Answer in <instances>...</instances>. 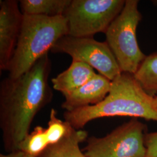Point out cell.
I'll use <instances>...</instances> for the list:
<instances>
[{
    "label": "cell",
    "instance_id": "6da1fadb",
    "mask_svg": "<svg viewBox=\"0 0 157 157\" xmlns=\"http://www.w3.org/2000/svg\"><path fill=\"white\" fill-rule=\"evenodd\" d=\"M51 62L47 54L21 76H8L1 81L0 128L7 153L18 150L20 143L30 133L36 115L51 101Z\"/></svg>",
    "mask_w": 157,
    "mask_h": 157
},
{
    "label": "cell",
    "instance_id": "7a4b0ae2",
    "mask_svg": "<svg viewBox=\"0 0 157 157\" xmlns=\"http://www.w3.org/2000/svg\"><path fill=\"white\" fill-rule=\"evenodd\" d=\"M129 117L157 122V101L143 89L134 75L122 72L111 81V89L101 102L65 111V121L77 130L99 118Z\"/></svg>",
    "mask_w": 157,
    "mask_h": 157
},
{
    "label": "cell",
    "instance_id": "3957f363",
    "mask_svg": "<svg viewBox=\"0 0 157 157\" xmlns=\"http://www.w3.org/2000/svg\"><path fill=\"white\" fill-rule=\"evenodd\" d=\"M68 33L64 16L23 15L17 46L8 69V76L17 78L27 72Z\"/></svg>",
    "mask_w": 157,
    "mask_h": 157
},
{
    "label": "cell",
    "instance_id": "277c9868",
    "mask_svg": "<svg viewBox=\"0 0 157 157\" xmlns=\"http://www.w3.org/2000/svg\"><path fill=\"white\" fill-rule=\"evenodd\" d=\"M137 0H126L123 10L105 32L106 42L121 71L134 75L146 56L139 45L136 32L142 15Z\"/></svg>",
    "mask_w": 157,
    "mask_h": 157
},
{
    "label": "cell",
    "instance_id": "5b68a950",
    "mask_svg": "<svg viewBox=\"0 0 157 157\" xmlns=\"http://www.w3.org/2000/svg\"><path fill=\"white\" fill-rule=\"evenodd\" d=\"M125 2L126 0H72L63 15L67 21L68 35L83 37L105 33Z\"/></svg>",
    "mask_w": 157,
    "mask_h": 157
},
{
    "label": "cell",
    "instance_id": "8992f818",
    "mask_svg": "<svg viewBox=\"0 0 157 157\" xmlns=\"http://www.w3.org/2000/svg\"><path fill=\"white\" fill-rule=\"evenodd\" d=\"M147 126L133 118L101 137H88L84 153L87 157H146Z\"/></svg>",
    "mask_w": 157,
    "mask_h": 157
},
{
    "label": "cell",
    "instance_id": "52a82bcc",
    "mask_svg": "<svg viewBox=\"0 0 157 157\" xmlns=\"http://www.w3.org/2000/svg\"><path fill=\"white\" fill-rule=\"evenodd\" d=\"M51 51L67 54L73 61L84 62L111 81L122 73L107 42L97 41L93 37L66 35L56 42Z\"/></svg>",
    "mask_w": 157,
    "mask_h": 157
},
{
    "label": "cell",
    "instance_id": "ba28073f",
    "mask_svg": "<svg viewBox=\"0 0 157 157\" xmlns=\"http://www.w3.org/2000/svg\"><path fill=\"white\" fill-rule=\"evenodd\" d=\"M23 15L15 0L0 1V69L8 71L22 24Z\"/></svg>",
    "mask_w": 157,
    "mask_h": 157
},
{
    "label": "cell",
    "instance_id": "9c48e42d",
    "mask_svg": "<svg viewBox=\"0 0 157 157\" xmlns=\"http://www.w3.org/2000/svg\"><path fill=\"white\" fill-rule=\"evenodd\" d=\"M111 81L101 74L96 73L86 84L64 97L62 108L71 111L80 108L96 105L108 94Z\"/></svg>",
    "mask_w": 157,
    "mask_h": 157
},
{
    "label": "cell",
    "instance_id": "30bf717a",
    "mask_svg": "<svg viewBox=\"0 0 157 157\" xmlns=\"http://www.w3.org/2000/svg\"><path fill=\"white\" fill-rule=\"evenodd\" d=\"M95 74L89 65L72 60L69 67L52 78L51 83L54 90L65 97L86 84Z\"/></svg>",
    "mask_w": 157,
    "mask_h": 157
},
{
    "label": "cell",
    "instance_id": "8fae6325",
    "mask_svg": "<svg viewBox=\"0 0 157 157\" xmlns=\"http://www.w3.org/2000/svg\"><path fill=\"white\" fill-rule=\"evenodd\" d=\"M87 138V132L77 130L72 126L61 140L49 145L39 157H87L79 145Z\"/></svg>",
    "mask_w": 157,
    "mask_h": 157
},
{
    "label": "cell",
    "instance_id": "7c38bea8",
    "mask_svg": "<svg viewBox=\"0 0 157 157\" xmlns=\"http://www.w3.org/2000/svg\"><path fill=\"white\" fill-rule=\"evenodd\" d=\"M72 0H21L19 7L23 15L63 16Z\"/></svg>",
    "mask_w": 157,
    "mask_h": 157
},
{
    "label": "cell",
    "instance_id": "4fadbf2b",
    "mask_svg": "<svg viewBox=\"0 0 157 157\" xmlns=\"http://www.w3.org/2000/svg\"><path fill=\"white\" fill-rule=\"evenodd\" d=\"M133 75L148 94L157 95V52L147 56Z\"/></svg>",
    "mask_w": 157,
    "mask_h": 157
},
{
    "label": "cell",
    "instance_id": "5bb4252c",
    "mask_svg": "<svg viewBox=\"0 0 157 157\" xmlns=\"http://www.w3.org/2000/svg\"><path fill=\"white\" fill-rule=\"evenodd\" d=\"M48 146L46 129L37 126L20 143L18 150L23 152L29 157H39Z\"/></svg>",
    "mask_w": 157,
    "mask_h": 157
},
{
    "label": "cell",
    "instance_id": "9a60e30c",
    "mask_svg": "<svg viewBox=\"0 0 157 157\" xmlns=\"http://www.w3.org/2000/svg\"><path fill=\"white\" fill-rule=\"evenodd\" d=\"M72 126L67 121H63L56 116V109H51L46 134L49 145L54 144L67 135Z\"/></svg>",
    "mask_w": 157,
    "mask_h": 157
},
{
    "label": "cell",
    "instance_id": "2e32d148",
    "mask_svg": "<svg viewBox=\"0 0 157 157\" xmlns=\"http://www.w3.org/2000/svg\"><path fill=\"white\" fill-rule=\"evenodd\" d=\"M146 157H157V132L146 133Z\"/></svg>",
    "mask_w": 157,
    "mask_h": 157
},
{
    "label": "cell",
    "instance_id": "e0dca14e",
    "mask_svg": "<svg viewBox=\"0 0 157 157\" xmlns=\"http://www.w3.org/2000/svg\"><path fill=\"white\" fill-rule=\"evenodd\" d=\"M0 157H29L23 152L21 150H17L15 151L7 153V154H1Z\"/></svg>",
    "mask_w": 157,
    "mask_h": 157
},
{
    "label": "cell",
    "instance_id": "ac0fdd59",
    "mask_svg": "<svg viewBox=\"0 0 157 157\" xmlns=\"http://www.w3.org/2000/svg\"><path fill=\"white\" fill-rule=\"evenodd\" d=\"M155 98H156V100H157V95H156V96H155Z\"/></svg>",
    "mask_w": 157,
    "mask_h": 157
}]
</instances>
